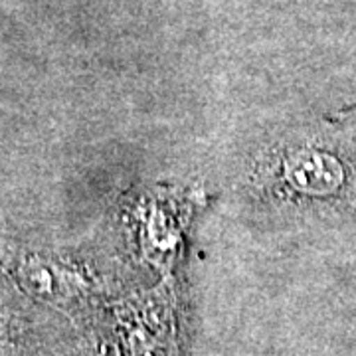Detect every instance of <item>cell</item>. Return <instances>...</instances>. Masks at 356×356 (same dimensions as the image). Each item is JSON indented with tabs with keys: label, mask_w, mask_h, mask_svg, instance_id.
Here are the masks:
<instances>
[{
	"label": "cell",
	"mask_w": 356,
	"mask_h": 356,
	"mask_svg": "<svg viewBox=\"0 0 356 356\" xmlns=\"http://www.w3.org/2000/svg\"><path fill=\"white\" fill-rule=\"evenodd\" d=\"M297 184L301 191L315 196H334L346 184V170L339 156L327 151H309L295 159Z\"/></svg>",
	"instance_id": "obj_1"
}]
</instances>
